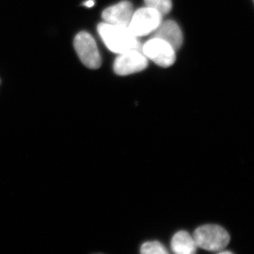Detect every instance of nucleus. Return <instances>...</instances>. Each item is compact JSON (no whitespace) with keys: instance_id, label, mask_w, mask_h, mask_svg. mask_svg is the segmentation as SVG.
<instances>
[{"instance_id":"obj_1","label":"nucleus","mask_w":254,"mask_h":254,"mask_svg":"<svg viewBox=\"0 0 254 254\" xmlns=\"http://www.w3.org/2000/svg\"><path fill=\"white\" fill-rule=\"evenodd\" d=\"M97 29L105 46L113 53L123 54L133 50L142 52L141 43L128 26L105 22L99 23Z\"/></svg>"},{"instance_id":"obj_2","label":"nucleus","mask_w":254,"mask_h":254,"mask_svg":"<svg viewBox=\"0 0 254 254\" xmlns=\"http://www.w3.org/2000/svg\"><path fill=\"white\" fill-rule=\"evenodd\" d=\"M197 247L208 252H220L230 243L228 232L217 225H202L195 229L193 235Z\"/></svg>"},{"instance_id":"obj_3","label":"nucleus","mask_w":254,"mask_h":254,"mask_svg":"<svg viewBox=\"0 0 254 254\" xmlns=\"http://www.w3.org/2000/svg\"><path fill=\"white\" fill-rule=\"evenodd\" d=\"M163 17L156 10L147 6L141 8L133 12L128 28L137 38L147 36L160 26Z\"/></svg>"},{"instance_id":"obj_4","label":"nucleus","mask_w":254,"mask_h":254,"mask_svg":"<svg viewBox=\"0 0 254 254\" xmlns=\"http://www.w3.org/2000/svg\"><path fill=\"white\" fill-rule=\"evenodd\" d=\"M74 48L82 63L91 69L101 66V57L94 38L87 32H80L74 38Z\"/></svg>"},{"instance_id":"obj_5","label":"nucleus","mask_w":254,"mask_h":254,"mask_svg":"<svg viewBox=\"0 0 254 254\" xmlns=\"http://www.w3.org/2000/svg\"><path fill=\"white\" fill-rule=\"evenodd\" d=\"M175 50L167 42L152 38L142 46V53L162 67H169L176 60Z\"/></svg>"},{"instance_id":"obj_6","label":"nucleus","mask_w":254,"mask_h":254,"mask_svg":"<svg viewBox=\"0 0 254 254\" xmlns=\"http://www.w3.org/2000/svg\"><path fill=\"white\" fill-rule=\"evenodd\" d=\"M148 58L138 50H130L120 54L114 63V71L120 76L139 72L148 66Z\"/></svg>"},{"instance_id":"obj_7","label":"nucleus","mask_w":254,"mask_h":254,"mask_svg":"<svg viewBox=\"0 0 254 254\" xmlns=\"http://www.w3.org/2000/svg\"><path fill=\"white\" fill-rule=\"evenodd\" d=\"M133 12L131 3L123 1L105 9L102 14V17L105 22L110 24L128 26Z\"/></svg>"},{"instance_id":"obj_8","label":"nucleus","mask_w":254,"mask_h":254,"mask_svg":"<svg viewBox=\"0 0 254 254\" xmlns=\"http://www.w3.org/2000/svg\"><path fill=\"white\" fill-rule=\"evenodd\" d=\"M152 34V38H159L167 42L177 51L183 43V35L180 26L172 20L162 21Z\"/></svg>"},{"instance_id":"obj_9","label":"nucleus","mask_w":254,"mask_h":254,"mask_svg":"<svg viewBox=\"0 0 254 254\" xmlns=\"http://www.w3.org/2000/svg\"><path fill=\"white\" fill-rule=\"evenodd\" d=\"M171 247L174 253L177 254H193L198 248L193 237L188 232L183 230L174 235Z\"/></svg>"},{"instance_id":"obj_10","label":"nucleus","mask_w":254,"mask_h":254,"mask_svg":"<svg viewBox=\"0 0 254 254\" xmlns=\"http://www.w3.org/2000/svg\"><path fill=\"white\" fill-rule=\"evenodd\" d=\"M147 7L151 8L158 11L164 16L172 9V0H144Z\"/></svg>"},{"instance_id":"obj_11","label":"nucleus","mask_w":254,"mask_h":254,"mask_svg":"<svg viewBox=\"0 0 254 254\" xmlns=\"http://www.w3.org/2000/svg\"><path fill=\"white\" fill-rule=\"evenodd\" d=\"M140 252L143 254H166L168 251L165 246L162 245L158 241H152L143 244Z\"/></svg>"},{"instance_id":"obj_12","label":"nucleus","mask_w":254,"mask_h":254,"mask_svg":"<svg viewBox=\"0 0 254 254\" xmlns=\"http://www.w3.org/2000/svg\"><path fill=\"white\" fill-rule=\"evenodd\" d=\"M94 4L95 2L93 0H88V1L84 3V5H86V6H88V7H92V6L94 5Z\"/></svg>"},{"instance_id":"obj_13","label":"nucleus","mask_w":254,"mask_h":254,"mask_svg":"<svg viewBox=\"0 0 254 254\" xmlns=\"http://www.w3.org/2000/svg\"><path fill=\"white\" fill-rule=\"evenodd\" d=\"M253 1H254V0H253Z\"/></svg>"}]
</instances>
